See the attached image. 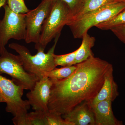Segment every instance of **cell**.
Here are the masks:
<instances>
[{"label": "cell", "mask_w": 125, "mask_h": 125, "mask_svg": "<svg viewBox=\"0 0 125 125\" xmlns=\"http://www.w3.org/2000/svg\"><path fill=\"white\" fill-rule=\"evenodd\" d=\"M76 65L75 71L68 78L51 79L49 111L62 116L83 102H91L102 87L108 71L113 66L94 56Z\"/></svg>", "instance_id": "cell-1"}, {"label": "cell", "mask_w": 125, "mask_h": 125, "mask_svg": "<svg viewBox=\"0 0 125 125\" xmlns=\"http://www.w3.org/2000/svg\"><path fill=\"white\" fill-rule=\"evenodd\" d=\"M24 90L13 80L0 75V95L6 103V111L13 116L15 125H30L28 111L30 105L28 100L22 98Z\"/></svg>", "instance_id": "cell-2"}, {"label": "cell", "mask_w": 125, "mask_h": 125, "mask_svg": "<svg viewBox=\"0 0 125 125\" xmlns=\"http://www.w3.org/2000/svg\"><path fill=\"white\" fill-rule=\"evenodd\" d=\"M60 36L55 38L54 45L46 53L44 52L37 51L36 55H32L26 47L16 43H10L9 47L19 54L25 70L36 75L40 80L45 76L46 72L56 67L54 54Z\"/></svg>", "instance_id": "cell-3"}, {"label": "cell", "mask_w": 125, "mask_h": 125, "mask_svg": "<svg viewBox=\"0 0 125 125\" xmlns=\"http://www.w3.org/2000/svg\"><path fill=\"white\" fill-rule=\"evenodd\" d=\"M125 9V2L105 5L87 12L68 25L74 38H82L91 28L115 17Z\"/></svg>", "instance_id": "cell-4"}, {"label": "cell", "mask_w": 125, "mask_h": 125, "mask_svg": "<svg viewBox=\"0 0 125 125\" xmlns=\"http://www.w3.org/2000/svg\"><path fill=\"white\" fill-rule=\"evenodd\" d=\"M69 13V8L65 2L54 1L50 14L43 23L38 42L35 43L37 51L44 52L53 39L60 36L62 28L66 25Z\"/></svg>", "instance_id": "cell-5"}, {"label": "cell", "mask_w": 125, "mask_h": 125, "mask_svg": "<svg viewBox=\"0 0 125 125\" xmlns=\"http://www.w3.org/2000/svg\"><path fill=\"white\" fill-rule=\"evenodd\" d=\"M0 73L9 75L24 89H32L39 80L36 75L25 70L19 55L10 53L6 49L0 56Z\"/></svg>", "instance_id": "cell-6"}, {"label": "cell", "mask_w": 125, "mask_h": 125, "mask_svg": "<svg viewBox=\"0 0 125 125\" xmlns=\"http://www.w3.org/2000/svg\"><path fill=\"white\" fill-rule=\"evenodd\" d=\"M3 7L4 15L0 20V55L6 49L9 40H24L26 34V14L14 12L6 4Z\"/></svg>", "instance_id": "cell-7"}, {"label": "cell", "mask_w": 125, "mask_h": 125, "mask_svg": "<svg viewBox=\"0 0 125 125\" xmlns=\"http://www.w3.org/2000/svg\"><path fill=\"white\" fill-rule=\"evenodd\" d=\"M54 1L53 0H42L36 9L26 14V34L25 41L27 43L38 42L43 23L49 15Z\"/></svg>", "instance_id": "cell-8"}, {"label": "cell", "mask_w": 125, "mask_h": 125, "mask_svg": "<svg viewBox=\"0 0 125 125\" xmlns=\"http://www.w3.org/2000/svg\"><path fill=\"white\" fill-rule=\"evenodd\" d=\"M52 81L45 76L36 83L32 89L27 94L30 105L34 111L47 113L49 112L48 105Z\"/></svg>", "instance_id": "cell-9"}, {"label": "cell", "mask_w": 125, "mask_h": 125, "mask_svg": "<svg viewBox=\"0 0 125 125\" xmlns=\"http://www.w3.org/2000/svg\"><path fill=\"white\" fill-rule=\"evenodd\" d=\"M62 117L73 125H96L94 114L90 102L81 103Z\"/></svg>", "instance_id": "cell-10"}, {"label": "cell", "mask_w": 125, "mask_h": 125, "mask_svg": "<svg viewBox=\"0 0 125 125\" xmlns=\"http://www.w3.org/2000/svg\"><path fill=\"white\" fill-rule=\"evenodd\" d=\"M112 102L106 99L91 105L94 114L96 125H122V122L114 116L112 109Z\"/></svg>", "instance_id": "cell-11"}, {"label": "cell", "mask_w": 125, "mask_h": 125, "mask_svg": "<svg viewBox=\"0 0 125 125\" xmlns=\"http://www.w3.org/2000/svg\"><path fill=\"white\" fill-rule=\"evenodd\" d=\"M113 67L107 72L102 88L96 97L91 102L93 105L101 101L108 99L113 102L119 95L118 86L114 81L113 75Z\"/></svg>", "instance_id": "cell-12"}, {"label": "cell", "mask_w": 125, "mask_h": 125, "mask_svg": "<svg viewBox=\"0 0 125 125\" xmlns=\"http://www.w3.org/2000/svg\"><path fill=\"white\" fill-rule=\"evenodd\" d=\"M122 1L125 2V0H81L76 8L70 12L66 25L67 26L87 12L105 5Z\"/></svg>", "instance_id": "cell-13"}, {"label": "cell", "mask_w": 125, "mask_h": 125, "mask_svg": "<svg viewBox=\"0 0 125 125\" xmlns=\"http://www.w3.org/2000/svg\"><path fill=\"white\" fill-rule=\"evenodd\" d=\"M82 39V43L77 49L73 65L84 61L92 56H94L92 49L95 44V38L90 36L87 33L83 35Z\"/></svg>", "instance_id": "cell-14"}, {"label": "cell", "mask_w": 125, "mask_h": 125, "mask_svg": "<svg viewBox=\"0 0 125 125\" xmlns=\"http://www.w3.org/2000/svg\"><path fill=\"white\" fill-rule=\"evenodd\" d=\"M76 65L63 66L60 68H55L48 72H46V76L52 79L60 80L68 78L74 73L76 69Z\"/></svg>", "instance_id": "cell-15"}, {"label": "cell", "mask_w": 125, "mask_h": 125, "mask_svg": "<svg viewBox=\"0 0 125 125\" xmlns=\"http://www.w3.org/2000/svg\"><path fill=\"white\" fill-rule=\"evenodd\" d=\"M125 24V9L118 14L103 22L97 25L95 27L103 30H110L113 28Z\"/></svg>", "instance_id": "cell-16"}, {"label": "cell", "mask_w": 125, "mask_h": 125, "mask_svg": "<svg viewBox=\"0 0 125 125\" xmlns=\"http://www.w3.org/2000/svg\"><path fill=\"white\" fill-rule=\"evenodd\" d=\"M76 52L77 50L71 53L64 55H56L54 54V62L56 66H61L63 67L73 65Z\"/></svg>", "instance_id": "cell-17"}, {"label": "cell", "mask_w": 125, "mask_h": 125, "mask_svg": "<svg viewBox=\"0 0 125 125\" xmlns=\"http://www.w3.org/2000/svg\"><path fill=\"white\" fill-rule=\"evenodd\" d=\"M46 114L39 111H34L28 113L30 125H48Z\"/></svg>", "instance_id": "cell-18"}, {"label": "cell", "mask_w": 125, "mask_h": 125, "mask_svg": "<svg viewBox=\"0 0 125 125\" xmlns=\"http://www.w3.org/2000/svg\"><path fill=\"white\" fill-rule=\"evenodd\" d=\"M6 4L11 10L17 13L26 14L30 10L24 0H7Z\"/></svg>", "instance_id": "cell-19"}, {"label": "cell", "mask_w": 125, "mask_h": 125, "mask_svg": "<svg viewBox=\"0 0 125 125\" xmlns=\"http://www.w3.org/2000/svg\"><path fill=\"white\" fill-rule=\"evenodd\" d=\"M46 115L48 125H73L62 118L61 115L49 111Z\"/></svg>", "instance_id": "cell-20"}, {"label": "cell", "mask_w": 125, "mask_h": 125, "mask_svg": "<svg viewBox=\"0 0 125 125\" xmlns=\"http://www.w3.org/2000/svg\"><path fill=\"white\" fill-rule=\"evenodd\" d=\"M110 30L119 40L125 44V24L114 27Z\"/></svg>", "instance_id": "cell-21"}, {"label": "cell", "mask_w": 125, "mask_h": 125, "mask_svg": "<svg viewBox=\"0 0 125 125\" xmlns=\"http://www.w3.org/2000/svg\"><path fill=\"white\" fill-rule=\"evenodd\" d=\"M54 1L61 0L66 4L70 9V12L73 11L78 6L81 0H53Z\"/></svg>", "instance_id": "cell-22"}, {"label": "cell", "mask_w": 125, "mask_h": 125, "mask_svg": "<svg viewBox=\"0 0 125 125\" xmlns=\"http://www.w3.org/2000/svg\"><path fill=\"white\" fill-rule=\"evenodd\" d=\"M7 0H0V9L6 4Z\"/></svg>", "instance_id": "cell-23"}, {"label": "cell", "mask_w": 125, "mask_h": 125, "mask_svg": "<svg viewBox=\"0 0 125 125\" xmlns=\"http://www.w3.org/2000/svg\"><path fill=\"white\" fill-rule=\"evenodd\" d=\"M0 103H5V100L0 95Z\"/></svg>", "instance_id": "cell-24"}]
</instances>
